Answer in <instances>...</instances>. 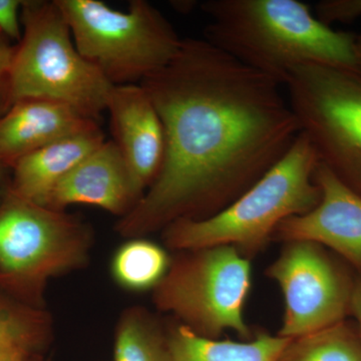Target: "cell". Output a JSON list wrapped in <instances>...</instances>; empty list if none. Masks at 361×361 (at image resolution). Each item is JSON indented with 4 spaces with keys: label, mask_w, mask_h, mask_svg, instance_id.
<instances>
[{
    "label": "cell",
    "mask_w": 361,
    "mask_h": 361,
    "mask_svg": "<svg viewBox=\"0 0 361 361\" xmlns=\"http://www.w3.org/2000/svg\"><path fill=\"white\" fill-rule=\"evenodd\" d=\"M165 130L163 165L116 226L140 238L202 220L238 199L290 149L300 127L283 85L205 39H185L142 80Z\"/></svg>",
    "instance_id": "1"
},
{
    "label": "cell",
    "mask_w": 361,
    "mask_h": 361,
    "mask_svg": "<svg viewBox=\"0 0 361 361\" xmlns=\"http://www.w3.org/2000/svg\"><path fill=\"white\" fill-rule=\"evenodd\" d=\"M209 42L284 85L308 63L357 68L355 35L338 32L297 0H208Z\"/></svg>",
    "instance_id": "2"
},
{
    "label": "cell",
    "mask_w": 361,
    "mask_h": 361,
    "mask_svg": "<svg viewBox=\"0 0 361 361\" xmlns=\"http://www.w3.org/2000/svg\"><path fill=\"white\" fill-rule=\"evenodd\" d=\"M318 163L312 144L300 133L288 153L238 199L206 219L167 226L164 243L176 252L231 246L251 260L272 241L280 223L319 204L322 192L313 178Z\"/></svg>",
    "instance_id": "3"
},
{
    "label": "cell",
    "mask_w": 361,
    "mask_h": 361,
    "mask_svg": "<svg viewBox=\"0 0 361 361\" xmlns=\"http://www.w3.org/2000/svg\"><path fill=\"white\" fill-rule=\"evenodd\" d=\"M20 13L23 37L0 96V116L23 99H44L97 122L114 85L78 52L56 0H26Z\"/></svg>",
    "instance_id": "4"
},
{
    "label": "cell",
    "mask_w": 361,
    "mask_h": 361,
    "mask_svg": "<svg viewBox=\"0 0 361 361\" xmlns=\"http://www.w3.org/2000/svg\"><path fill=\"white\" fill-rule=\"evenodd\" d=\"M92 241L82 220L8 187L0 202V290L44 310L49 280L87 265Z\"/></svg>",
    "instance_id": "5"
},
{
    "label": "cell",
    "mask_w": 361,
    "mask_h": 361,
    "mask_svg": "<svg viewBox=\"0 0 361 361\" xmlns=\"http://www.w3.org/2000/svg\"><path fill=\"white\" fill-rule=\"evenodd\" d=\"M78 52L113 85L141 84L168 65L183 39L153 4L116 11L99 0H56Z\"/></svg>",
    "instance_id": "6"
},
{
    "label": "cell",
    "mask_w": 361,
    "mask_h": 361,
    "mask_svg": "<svg viewBox=\"0 0 361 361\" xmlns=\"http://www.w3.org/2000/svg\"><path fill=\"white\" fill-rule=\"evenodd\" d=\"M251 260L231 246L177 252L167 274L153 290L156 307L206 338L234 331L253 334L244 308L252 286Z\"/></svg>",
    "instance_id": "7"
},
{
    "label": "cell",
    "mask_w": 361,
    "mask_h": 361,
    "mask_svg": "<svg viewBox=\"0 0 361 361\" xmlns=\"http://www.w3.org/2000/svg\"><path fill=\"white\" fill-rule=\"evenodd\" d=\"M283 87L319 163L361 196L360 68L308 63L296 68Z\"/></svg>",
    "instance_id": "8"
},
{
    "label": "cell",
    "mask_w": 361,
    "mask_h": 361,
    "mask_svg": "<svg viewBox=\"0 0 361 361\" xmlns=\"http://www.w3.org/2000/svg\"><path fill=\"white\" fill-rule=\"evenodd\" d=\"M266 269L284 297L277 336L293 339L332 326L351 313L355 282L329 249L311 241L283 243Z\"/></svg>",
    "instance_id": "9"
},
{
    "label": "cell",
    "mask_w": 361,
    "mask_h": 361,
    "mask_svg": "<svg viewBox=\"0 0 361 361\" xmlns=\"http://www.w3.org/2000/svg\"><path fill=\"white\" fill-rule=\"evenodd\" d=\"M313 178L322 192L319 204L305 215L280 223L272 241L314 242L361 271V196L322 163Z\"/></svg>",
    "instance_id": "10"
},
{
    "label": "cell",
    "mask_w": 361,
    "mask_h": 361,
    "mask_svg": "<svg viewBox=\"0 0 361 361\" xmlns=\"http://www.w3.org/2000/svg\"><path fill=\"white\" fill-rule=\"evenodd\" d=\"M114 140L142 194L160 172L165 157L163 123L140 84L114 85L106 104Z\"/></svg>",
    "instance_id": "11"
},
{
    "label": "cell",
    "mask_w": 361,
    "mask_h": 361,
    "mask_svg": "<svg viewBox=\"0 0 361 361\" xmlns=\"http://www.w3.org/2000/svg\"><path fill=\"white\" fill-rule=\"evenodd\" d=\"M116 142L104 141L54 188L45 207L63 211L71 205L99 207L128 215L142 197Z\"/></svg>",
    "instance_id": "12"
},
{
    "label": "cell",
    "mask_w": 361,
    "mask_h": 361,
    "mask_svg": "<svg viewBox=\"0 0 361 361\" xmlns=\"http://www.w3.org/2000/svg\"><path fill=\"white\" fill-rule=\"evenodd\" d=\"M97 121L58 102L27 99L0 116V161L11 169L51 142L97 127Z\"/></svg>",
    "instance_id": "13"
},
{
    "label": "cell",
    "mask_w": 361,
    "mask_h": 361,
    "mask_svg": "<svg viewBox=\"0 0 361 361\" xmlns=\"http://www.w3.org/2000/svg\"><path fill=\"white\" fill-rule=\"evenodd\" d=\"M104 141L97 126L51 142L14 164L9 188L26 200L44 206L59 180Z\"/></svg>",
    "instance_id": "14"
},
{
    "label": "cell",
    "mask_w": 361,
    "mask_h": 361,
    "mask_svg": "<svg viewBox=\"0 0 361 361\" xmlns=\"http://www.w3.org/2000/svg\"><path fill=\"white\" fill-rule=\"evenodd\" d=\"M170 361H279L290 339L259 332L250 341L211 339L185 325L167 327Z\"/></svg>",
    "instance_id": "15"
},
{
    "label": "cell",
    "mask_w": 361,
    "mask_h": 361,
    "mask_svg": "<svg viewBox=\"0 0 361 361\" xmlns=\"http://www.w3.org/2000/svg\"><path fill=\"white\" fill-rule=\"evenodd\" d=\"M171 261L168 252L155 242L144 237L129 239L114 254L111 276L126 290H154L167 274Z\"/></svg>",
    "instance_id": "16"
},
{
    "label": "cell",
    "mask_w": 361,
    "mask_h": 361,
    "mask_svg": "<svg viewBox=\"0 0 361 361\" xmlns=\"http://www.w3.org/2000/svg\"><path fill=\"white\" fill-rule=\"evenodd\" d=\"M114 360L170 361L167 329L144 308H128L116 324Z\"/></svg>",
    "instance_id": "17"
},
{
    "label": "cell",
    "mask_w": 361,
    "mask_h": 361,
    "mask_svg": "<svg viewBox=\"0 0 361 361\" xmlns=\"http://www.w3.org/2000/svg\"><path fill=\"white\" fill-rule=\"evenodd\" d=\"M279 361H361V336L345 320L290 339Z\"/></svg>",
    "instance_id": "18"
},
{
    "label": "cell",
    "mask_w": 361,
    "mask_h": 361,
    "mask_svg": "<svg viewBox=\"0 0 361 361\" xmlns=\"http://www.w3.org/2000/svg\"><path fill=\"white\" fill-rule=\"evenodd\" d=\"M52 322L45 310L32 307L0 290V341L44 351L51 341Z\"/></svg>",
    "instance_id": "19"
},
{
    "label": "cell",
    "mask_w": 361,
    "mask_h": 361,
    "mask_svg": "<svg viewBox=\"0 0 361 361\" xmlns=\"http://www.w3.org/2000/svg\"><path fill=\"white\" fill-rule=\"evenodd\" d=\"M315 11L325 25L349 23L361 16V0H324L316 4Z\"/></svg>",
    "instance_id": "20"
},
{
    "label": "cell",
    "mask_w": 361,
    "mask_h": 361,
    "mask_svg": "<svg viewBox=\"0 0 361 361\" xmlns=\"http://www.w3.org/2000/svg\"><path fill=\"white\" fill-rule=\"evenodd\" d=\"M20 0H0V32L8 39L20 42L23 32L20 27Z\"/></svg>",
    "instance_id": "21"
},
{
    "label": "cell",
    "mask_w": 361,
    "mask_h": 361,
    "mask_svg": "<svg viewBox=\"0 0 361 361\" xmlns=\"http://www.w3.org/2000/svg\"><path fill=\"white\" fill-rule=\"evenodd\" d=\"M39 349L11 341H0V361H44Z\"/></svg>",
    "instance_id": "22"
},
{
    "label": "cell",
    "mask_w": 361,
    "mask_h": 361,
    "mask_svg": "<svg viewBox=\"0 0 361 361\" xmlns=\"http://www.w3.org/2000/svg\"><path fill=\"white\" fill-rule=\"evenodd\" d=\"M14 51H16V47H13L9 39L0 32V96L6 87Z\"/></svg>",
    "instance_id": "23"
},
{
    "label": "cell",
    "mask_w": 361,
    "mask_h": 361,
    "mask_svg": "<svg viewBox=\"0 0 361 361\" xmlns=\"http://www.w3.org/2000/svg\"><path fill=\"white\" fill-rule=\"evenodd\" d=\"M351 313L355 316L357 329L361 336V279L355 282L351 298Z\"/></svg>",
    "instance_id": "24"
},
{
    "label": "cell",
    "mask_w": 361,
    "mask_h": 361,
    "mask_svg": "<svg viewBox=\"0 0 361 361\" xmlns=\"http://www.w3.org/2000/svg\"><path fill=\"white\" fill-rule=\"evenodd\" d=\"M9 168H7L2 161H0V202L4 198V194L7 191L9 187V182L7 180V171Z\"/></svg>",
    "instance_id": "25"
},
{
    "label": "cell",
    "mask_w": 361,
    "mask_h": 361,
    "mask_svg": "<svg viewBox=\"0 0 361 361\" xmlns=\"http://www.w3.org/2000/svg\"><path fill=\"white\" fill-rule=\"evenodd\" d=\"M355 54L356 65H357V68L361 71V33L355 35Z\"/></svg>",
    "instance_id": "26"
}]
</instances>
